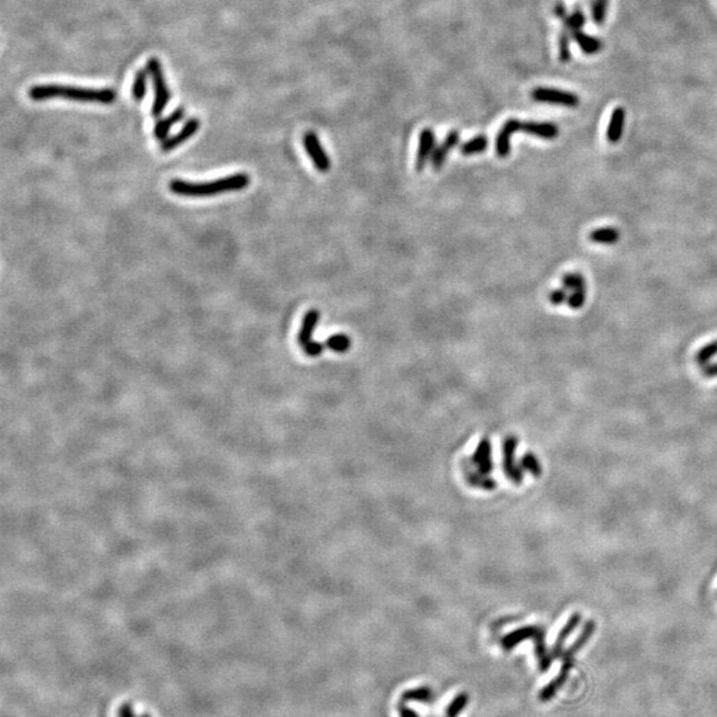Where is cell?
Segmentation results:
<instances>
[{
    "label": "cell",
    "instance_id": "1",
    "mask_svg": "<svg viewBox=\"0 0 717 717\" xmlns=\"http://www.w3.org/2000/svg\"><path fill=\"white\" fill-rule=\"evenodd\" d=\"M28 95L34 101L64 99L80 103L112 104L116 100V93L112 89H92L62 84L35 85L29 89Z\"/></svg>",
    "mask_w": 717,
    "mask_h": 717
},
{
    "label": "cell",
    "instance_id": "2",
    "mask_svg": "<svg viewBox=\"0 0 717 717\" xmlns=\"http://www.w3.org/2000/svg\"><path fill=\"white\" fill-rule=\"evenodd\" d=\"M249 185L250 177L246 173H238L202 184L188 182L175 178L170 181L169 189L173 194L182 197H211L222 193L246 189Z\"/></svg>",
    "mask_w": 717,
    "mask_h": 717
},
{
    "label": "cell",
    "instance_id": "3",
    "mask_svg": "<svg viewBox=\"0 0 717 717\" xmlns=\"http://www.w3.org/2000/svg\"><path fill=\"white\" fill-rule=\"evenodd\" d=\"M526 639H531L534 640L535 643V655L538 657V661H539V668L542 671H546L548 667H550V663H551V656H548L546 653V647H545V631L544 629L538 627V626H528L525 629H521V630H515L514 633H509L504 639H502V646L504 648L509 651L511 650L515 644L526 640Z\"/></svg>",
    "mask_w": 717,
    "mask_h": 717
},
{
    "label": "cell",
    "instance_id": "4",
    "mask_svg": "<svg viewBox=\"0 0 717 717\" xmlns=\"http://www.w3.org/2000/svg\"><path fill=\"white\" fill-rule=\"evenodd\" d=\"M594 630H595V623H594L592 620H589V622L585 624V629H583L582 633L579 635V637L575 640V643H574V644L570 647L569 650L565 653V655H563V666H562V671H561V674H559V676H558L555 680H552L548 685H546V687L544 688V691L541 692L539 698H541L542 701H548V698H551V697L554 696V695L557 694V691L559 690V687L565 683L566 677L569 675L570 668L572 667V663H574L572 659H574V656H575V654H576V653H578V651H579V650H581V648L587 643V640L590 639L591 633H594Z\"/></svg>",
    "mask_w": 717,
    "mask_h": 717
},
{
    "label": "cell",
    "instance_id": "5",
    "mask_svg": "<svg viewBox=\"0 0 717 717\" xmlns=\"http://www.w3.org/2000/svg\"><path fill=\"white\" fill-rule=\"evenodd\" d=\"M147 71H148L151 80H153V85H154V101H153V106H151V116L153 117H160L164 110L167 109V106L169 104L170 97H171V92L167 85V80H165V76H164V71H162V65L161 62L156 58H150L147 63Z\"/></svg>",
    "mask_w": 717,
    "mask_h": 717
},
{
    "label": "cell",
    "instance_id": "6",
    "mask_svg": "<svg viewBox=\"0 0 717 717\" xmlns=\"http://www.w3.org/2000/svg\"><path fill=\"white\" fill-rule=\"evenodd\" d=\"M533 100L538 103H548V104H555V106H566V108H576L579 106L581 100L575 93L554 89V88H535L531 92Z\"/></svg>",
    "mask_w": 717,
    "mask_h": 717
},
{
    "label": "cell",
    "instance_id": "7",
    "mask_svg": "<svg viewBox=\"0 0 717 717\" xmlns=\"http://www.w3.org/2000/svg\"><path fill=\"white\" fill-rule=\"evenodd\" d=\"M303 145H304L306 151L308 153V156L311 157L315 168L320 173H327L328 170L331 169V160H330L328 154L326 153V150L323 149V145L319 141V137L314 132H307L303 136Z\"/></svg>",
    "mask_w": 717,
    "mask_h": 717
},
{
    "label": "cell",
    "instance_id": "8",
    "mask_svg": "<svg viewBox=\"0 0 717 717\" xmlns=\"http://www.w3.org/2000/svg\"><path fill=\"white\" fill-rule=\"evenodd\" d=\"M199 120L193 117L190 119L189 121H186V124L184 127H181V130L178 133H175L174 136H169L165 141L161 143V150L168 153L171 151L173 149L178 148L180 145L185 144L189 138H191L199 129Z\"/></svg>",
    "mask_w": 717,
    "mask_h": 717
},
{
    "label": "cell",
    "instance_id": "9",
    "mask_svg": "<svg viewBox=\"0 0 717 717\" xmlns=\"http://www.w3.org/2000/svg\"><path fill=\"white\" fill-rule=\"evenodd\" d=\"M435 149H436V136H435L433 130L429 127L424 129L420 134V144H419L416 164H415L417 171H422L425 169L426 164L430 161V158L433 156Z\"/></svg>",
    "mask_w": 717,
    "mask_h": 717
},
{
    "label": "cell",
    "instance_id": "10",
    "mask_svg": "<svg viewBox=\"0 0 717 717\" xmlns=\"http://www.w3.org/2000/svg\"><path fill=\"white\" fill-rule=\"evenodd\" d=\"M521 125H522V123L520 120L510 119L504 124V127H501V130L498 132L497 138H496V153H497V156L504 158V157H507L510 154V150H511L510 138H511V136L515 132L521 130Z\"/></svg>",
    "mask_w": 717,
    "mask_h": 717
},
{
    "label": "cell",
    "instance_id": "11",
    "mask_svg": "<svg viewBox=\"0 0 717 717\" xmlns=\"http://www.w3.org/2000/svg\"><path fill=\"white\" fill-rule=\"evenodd\" d=\"M460 143V133L457 130H452L443 141V144H440L439 147H436L435 151H433V156L430 158V164H432V168L435 171H439V170L443 168L445 161H446V157L448 154L450 153V150L457 147Z\"/></svg>",
    "mask_w": 717,
    "mask_h": 717
},
{
    "label": "cell",
    "instance_id": "12",
    "mask_svg": "<svg viewBox=\"0 0 717 717\" xmlns=\"http://www.w3.org/2000/svg\"><path fill=\"white\" fill-rule=\"evenodd\" d=\"M185 117V109L178 108L174 112H171L168 117L160 119L154 125V136L158 141H165L169 137L170 129L174 127L177 123L182 121Z\"/></svg>",
    "mask_w": 717,
    "mask_h": 717
},
{
    "label": "cell",
    "instance_id": "13",
    "mask_svg": "<svg viewBox=\"0 0 717 717\" xmlns=\"http://www.w3.org/2000/svg\"><path fill=\"white\" fill-rule=\"evenodd\" d=\"M319 320H320V313L317 310H310L303 317L300 331L297 334V343L302 348L313 341V334H314V330H315Z\"/></svg>",
    "mask_w": 717,
    "mask_h": 717
},
{
    "label": "cell",
    "instance_id": "14",
    "mask_svg": "<svg viewBox=\"0 0 717 717\" xmlns=\"http://www.w3.org/2000/svg\"><path fill=\"white\" fill-rule=\"evenodd\" d=\"M521 132L533 134V136L544 138V140H554L559 134V129L555 124H551V123H535V121L522 123Z\"/></svg>",
    "mask_w": 717,
    "mask_h": 717
},
{
    "label": "cell",
    "instance_id": "15",
    "mask_svg": "<svg viewBox=\"0 0 717 717\" xmlns=\"http://www.w3.org/2000/svg\"><path fill=\"white\" fill-rule=\"evenodd\" d=\"M624 120H626V110H624V108H622V106L615 108L612 110L611 119H610L607 133H606L609 143L618 144L620 141L622 134H623Z\"/></svg>",
    "mask_w": 717,
    "mask_h": 717
},
{
    "label": "cell",
    "instance_id": "16",
    "mask_svg": "<svg viewBox=\"0 0 717 717\" xmlns=\"http://www.w3.org/2000/svg\"><path fill=\"white\" fill-rule=\"evenodd\" d=\"M515 446H517V440L514 437H510L505 443V470H507V476L515 484H520V483H522V470L515 467L514 461H513V454H514Z\"/></svg>",
    "mask_w": 717,
    "mask_h": 717
},
{
    "label": "cell",
    "instance_id": "17",
    "mask_svg": "<svg viewBox=\"0 0 717 717\" xmlns=\"http://www.w3.org/2000/svg\"><path fill=\"white\" fill-rule=\"evenodd\" d=\"M563 29H562V34L568 35L570 38H574V35L578 32V31H582L583 25L586 24V16L585 14L582 12V10L576 8L572 14H568L563 19Z\"/></svg>",
    "mask_w": 717,
    "mask_h": 717
},
{
    "label": "cell",
    "instance_id": "18",
    "mask_svg": "<svg viewBox=\"0 0 717 717\" xmlns=\"http://www.w3.org/2000/svg\"><path fill=\"white\" fill-rule=\"evenodd\" d=\"M574 39H575L576 44L579 45V48L585 52V55H595V53H598L603 48V42H600L599 39L594 38V36L587 35L583 31H578L574 35Z\"/></svg>",
    "mask_w": 717,
    "mask_h": 717
},
{
    "label": "cell",
    "instance_id": "19",
    "mask_svg": "<svg viewBox=\"0 0 717 717\" xmlns=\"http://www.w3.org/2000/svg\"><path fill=\"white\" fill-rule=\"evenodd\" d=\"M579 622H581V613H578V612L572 613L571 618H570L569 622H568V624L563 627V630L561 631L559 636H558V639H557V642H555V646H554V648H552V655H551L552 659L557 657L558 655L561 654V651H562V648H563V644H565L566 639L569 637L570 633H572V631L576 629V626L579 624Z\"/></svg>",
    "mask_w": 717,
    "mask_h": 717
},
{
    "label": "cell",
    "instance_id": "20",
    "mask_svg": "<svg viewBox=\"0 0 717 717\" xmlns=\"http://www.w3.org/2000/svg\"><path fill=\"white\" fill-rule=\"evenodd\" d=\"M591 242L602 245H613L620 239V232L613 228H600L592 230L589 235Z\"/></svg>",
    "mask_w": 717,
    "mask_h": 717
},
{
    "label": "cell",
    "instance_id": "21",
    "mask_svg": "<svg viewBox=\"0 0 717 717\" xmlns=\"http://www.w3.org/2000/svg\"><path fill=\"white\" fill-rule=\"evenodd\" d=\"M435 700V694L432 688L429 687H419L413 690H408L401 695V701H417L424 704H430Z\"/></svg>",
    "mask_w": 717,
    "mask_h": 717
},
{
    "label": "cell",
    "instance_id": "22",
    "mask_svg": "<svg viewBox=\"0 0 717 717\" xmlns=\"http://www.w3.org/2000/svg\"><path fill=\"white\" fill-rule=\"evenodd\" d=\"M147 80H148V71L147 69L137 71L134 82H133V86H132V96H133L134 101L140 103V101H143L145 99V96H147Z\"/></svg>",
    "mask_w": 717,
    "mask_h": 717
},
{
    "label": "cell",
    "instance_id": "23",
    "mask_svg": "<svg viewBox=\"0 0 717 717\" xmlns=\"http://www.w3.org/2000/svg\"><path fill=\"white\" fill-rule=\"evenodd\" d=\"M351 339L344 334H337L326 340V347L337 354H345L351 348Z\"/></svg>",
    "mask_w": 717,
    "mask_h": 717
},
{
    "label": "cell",
    "instance_id": "24",
    "mask_svg": "<svg viewBox=\"0 0 717 717\" xmlns=\"http://www.w3.org/2000/svg\"><path fill=\"white\" fill-rule=\"evenodd\" d=\"M487 145H489V140L486 138L485 136H476L461 145V153L464 156L483 153V151H485Z\"/></svg>",
    "mask_w": 717,
    "mask_h": 717
},
{
    "label": "cell",
    "instance_id": "25",
    "mask_svg": "<svg viewBox=\"0 0 717 717\" xmlns=\"http://www.w3.org/2000/svg\"><path fill=\"white\" fill-rule=\"evenodd\" d=\"M607 8H609V0H594L592 1L591 16H592V21L596 25H602L606 21Z\"/></svg>",
    "mask_w": 717,
    "mask_h": 717
},
{
    "label": "cell",
    "instance_id": "26",
    "mask_svg": "<svg viewBox=\"0 0 717 717\" xmlns=\"http://www.w3.org/2000/svg\"><path fill=\"white\" fill-rule=\"evenodd\" d=\"M562 284L566 290L576 291V290H585L586 289V279L583 275L578 273H570V274L562 276Z\"/></svg>",
    "mask_w": 717,
    "mask_h": 717
},
{
    "label": "cell",
    "instance_id": "27",
    "mask_svg": "<svg viewBox=\"0 0 717 717\" xmlns=\"http://www.w3.org/2000/svg\"><path fill=\"white\" fill-rule=\"evenodd\" d=\"M717 355V340H714L711 343H708L707 345H704L703 348H700L697 351L696 354V363L698 365H707L709 363L711 358H715Z\"/></svg>",
    "mask_w": 717,
    "mask_h": 717
},
{
    "label": "cell",
    "instance_id": "28",
    "mask_svg": "<svg viewBox=\"0 0 717 717\" xmlns=\"http://www.w3.org/2000/svg\"><path fill=\"white\" fill-rule=\"evenodd\" d=\"M586 296H587V291L586 289L585 290H576V291H572V294L569 295L568 299V304H569L571 310H579L582 308V306L586 303Z\"/></svg>",
    "mask_w": 717,
    "mask_h": 717
},
{
    "label": "cell",
    "instance_id": "29",
    "mask_svg": "<svg viewBox=\"0 0 717 717\" xmlns=\"http://www.w3.org/2000/svg\"><path fill=\"white\" fill-rule=\"evenodd\" d=\"M477 454H480V457H478V463H480V465L483 466V467H481L483 472H484V473L490 472V469H491V467H490V443H483L481 448H480V450L477 452Z\"/></svg>",
    "mask_w": 717,
    "mask_h": 717
},
{
    "label": "cell",
    "instance_id": "30",
    "mask_svg": "<svg viewBox=\"0 0 717 717\" xmlns=\"http://www.w3.org/2000/svg\"><path fill=\"white\" fill-rule=\"evenodd\" d=\"M521 464L524 466V469H528V472H531L534 476H539L541 474V465H539L534 454H530V453L525 454V457L522 459Z\"/></svg>",
    "mask_w": 717,
    "mask_h": 717
},
{
    "label": "cell",
    "instance_id": "31",
    "mask_svg": "<svg viewBox=\"0 0 717 717\" xmlns=\"http://www.w3.org/2000/svg\"><path fill=\"white\" fill-rule=\"evenodd\" d=\"M568 299H569V295H568L566 289H565V290H563V289L554 290V291H551V293L548 294V302H550L551 304H554V306H561V304H563L565 302H568Z\"/></svg>",
    "mask_w": 717,
    "mask_h": 717
},
{
    "label": "cell",
    "instance_id": "32",
    "mask_svg": "<svg viewBox=\"0 0 717 717\" xmlns=\"http://www.w3.org/2000/svg\"><path fill=\"white\" fill-rule=\"evenodd\" d=\"M303 351L307 356H311V358H315L323 354L324 351V344L321 343H317V341H311L308 343L306 347H303Z\"/></svg>",
    "mask_w": 717,
    "mask_h": 717
},
{
    "label": "cell",
    "instance_id": "33",
    "mask_svg": "<svg viewBox=\"0 0 717 717\" xmlns=\"http://www.w3.org/2000/svg\"><path fill=\"white\" fill-rule=\"evenodd\" d=\"M398 711H399V716L400 717H420L417 712H415L413 709H411L409 707H406V705L404 704V701H401V700L400 703H399V705H398Z\"/></svg>",
    "mask_w": 717,
    "mask_h": 717
},
{
    "label": "cell",
    "instance_id": "34",
    "mask_svg": "<svg viewBox=\"0 0 717 717\" xmlns=\"http://www.w3.org/2000/svg\"><path fill=\"white\" fill-rule=\"evenodd\" d=\"M703 375L705 378H717V363L711 364V365H705V368L703 369Z\"/></svg>",
    "mask_w": 717,
    "mask_h": 717
},
{
    "label": "cell",
    "instance_id": "35",
    "mask_svg": "<svg viewBox=\"0 0 717 717\" xmlns=\"http://www.w3.org/2000/svg\"><path fill=\"white\" fill-rule=\"evenodd\" d=\"M554 14H555V15H557V16H558L559 19H563V18H565V16L568 15V11H566V7H565V4H562V3H558V4L555 5V8H554Z\"/></svg>",
    "mask_w": 717,
    "mask_h": 717
}]
</instances>
